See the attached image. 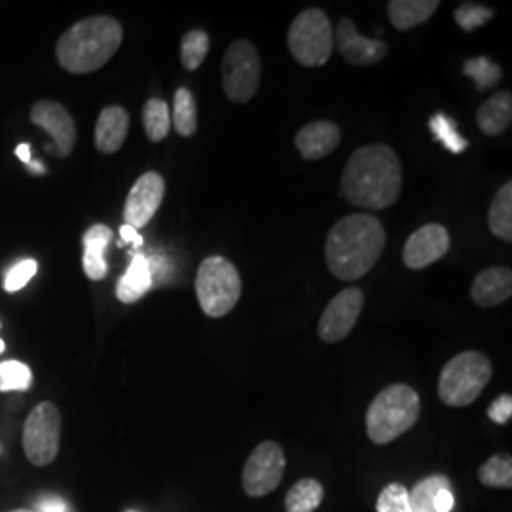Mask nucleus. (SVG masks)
Listing matches in <instances>:
<instances>
[{
    "mask_svg": "<svg viewBox=\"0 0 512 512\" xmlns=\"http://www.w3.org/2000/svg\"><path fill=\"white\" fill-rule=\"evenodd\" d=\"M420 395L410 385H387L366 410V433L374 444L399 439L420 418Z\"/></svg>",
    "mask_w": 512,
    "mask_h": 512,
    "instance_id": "obj_4",
    "label": "nucleus"
},
{
    "mask_svg": "<svg viewBox=\"0 0 512 512\" xmlns=\"http://www.w3.org/2000/svg\"><path fill=\"white\" fill-rule=\"evenodd\" d=\"M325 490L315 478H302L294 484L285 497L287 512H315L323 503Z\"/></svg>",
    "mask_w": 512,
    "mask_h": 512,
    "instance_id": "obj_24",
    "label": "nucleus"
},
{
    "mask_svg": "<svg viewBox=\"0 0 512 512\" xmlns=\"http://www.w3.org/2000/svg\"><path fill=\"white\" fill-rule=\"evenodd\" d=\"M512 296V272L509 268H486L471 285V298L480 308H495Z\"/></svg>",
    "mask_w": 512,
    "mask_h": 512,
    "instance_id": "obj_17",
    "label": "nucleus"
},
{
    "mask_svg": "<svg viewBox=\"0 0 512 512\" xmlns=\"http://www.w3.org/2000/svg\"><path fill=\"white\" fill-rule=\"evenodd\" d=\"M61 444V412L54 403H38L23 425V452L31 465L54 463Z\"/></svg>",
    "mask_w": 512,
    "mask_h": 512,
    "instance_id": "obj_9",
    "label": "nucleus"
},
{
    "mask_svg": "<svg viewBox=\"0 0 512 512\" xmlns=\"http://www.w3.org/2000/svg\"><path fill=\"white\" fill-rule=\"evenodd\" d=\"M488 416H490V420L499 423V425L509 423L512 418L511 395H501V397H497L494 403L490 404V408H488Z\"/></svg>",
    "mask_w": 512,
    "mask_h": 512,
    "instance_id": "obj_36",
    "label": "nucleus"
},
{
    "mask_svg": "<svg viewBox=\"0 0 512 512\" xmlns=\"http://www.w3.org/2000/svg\"><path fill=\"white\" fill-rule=\"evenodd\" d=\"M152 289V275L148 266V256L133 253L128 272L120 277L116 285V296L124 304H135Z\"/></svg>",
    "mask_w": 512,
    "mask_h": 512,
    "instance_id": "obj_20",
    "label": "nucleus"
},
{
    "mask_svg": "<svg viewBox=\"0 0 512 512\" xmlns=\"http://www.w3.org/2000/svg\"><path fill=\"white\" fill-rule=\"evenodd\" d=\"M6 512H33L31 509H12V511H6Z\"/></svg>",
    "mask_w": 512,
    "mask_h": 512,
    "instance_id": "obj_43",
    "label": "nucleus"
},
{
    "mask_svg": "<svg viewBox=\"0 0 512 512\" xmlns=\"http://www.w3.org/2000/svg\"><path fill=\"white\" fill-rule=\"evenodd\" d=\"M196 294L205 315L224 317L236 308L241 296L238 268L222 256L205 258L196 275Z\"/></svg>",
    "mask_w": 512,
    "mask_h": 512,
    "instance_id": "obj_6",
    "label": "nucleus"
},
{
    "mask_svg": "<svg viewBox=\"0 0 512 512\" xmlns=\"http://www.w3.org/2000/svg\"><path fill=\"white\" fill-rule=\"evenodd\" d=\"M463 73L467 74L475 82L476 88L480 92L492 88L501 80V69L486 55L469 59L465 63V67H463Z\"/></svg>",
    "mask_w": 512,
    "mask_h": 512,
    "instance_id": "obj_32",
    "label": "nucleus"
},
{
    "mask_svg": "<svg viewBox=\"0 0 512 512\" xmlns=\"http://www.w3.org/2000/svg\"><path fill=\"white\" fill-rule=\"evenodd\" d=\"M260 55L249 40H236L222 59V88L232 103H249L260 86Z\"/></svg>",
    "mask_w": 512,
    "mask_h": 512,
    "instance_id": "obj_8",
    "label": "nucleus"
},
{
    "mask_svg": "<svg viewBox=\"0 0 512 512\" xmlns=\"http://www.w3.org/2000/svg\"><path fill=\"white\" fill-rule=\"evenodd\" d=\"M128 131V110L122 107H107L101 110L95 124V147L103 154H114L124 145Z\"/></svg>",
    "mask_w": 512,
    "mask_h": 512,
    "instance_id": "obj_18",
    "label": "nucleus"
},
{
    "mask_svg": "<svg viewBox=\"0 0 512 512\" xmlns=\"http://www.w3.org/2000/svg\"><path fill=\"white\" fill-rule=\"evenodd\" d=\"M164 177L156 171H148L137 179L133 188L129 190L126 207H124V220L135 230L147 226L160 205L164 202Z\"/></svg>",
    "mask_w": 512,
    "mask_h": 512,
    "instance_id": "obj_13",
    "label": "nucleus"
},
{
    "mask_svg": "<svg viewBox=\"0 0 512 512\" xmlns=\"http://www.w3.org/2000/svg\"><path fill=\"white\" fill-rule=\"evenodd\" d=\"M478 128L484 135H499L511 126L512 95L509 92H499L492 95L486 103L480 105L476 114Z\"/></svg>",
    "mask_w": 512,
    "mask_h": 512,
    "instance_id": "obj_21",
    "label": "nucleus"
},
{
    "mask_svg": "<svg viewBox=\"0 0 512 512\" xmlns=\"http://www.w3.org/2000/svg\"><path fill=\"white\" fill-rule=\"evenodd\" d=\"M289 50L302 67H323L334 52V29L327 14L308 8L289 27Z\"/></svg>",
    "mask_w": 512,
    "mask_h": 512,
    "instance_id": "obj_7",
    "label": "nucleus"
},
{
    "mask_svg": "<svg viewBox=\"0 0 512 512\" xmlns=\"http://www.w3.org/2000/svg\"><path fill=\"white\" fill-rule=\"evenodd\" d=\"M378 512H412L410 505V492L404 488L403 484H389L382 490L376 503Z\"/></svg>",
    "mask_w": 512,
    "mask_h": 512,
    "instance_id": "obj_33",
    "label": "nucleus"
},
{
    "mask_svg": "<svg viewBox=\"0 0 512 512\" xmlns=\"http://www.w3.org/2000/svg\"><path fill=\"white\" fill-rule=\"evenodd\" d=\"M492 18H494V10L486 8V6H478V4H463L456 10V21H458L459 27L467 33L482 27Z\"/></svg>",
    "mask_w": 512,
    "mask_h": 512,
    "instance_id": "obj_34",
    "label": "nucleus"
},
{
    "mask_svg": "<svg viewBox=\"0 0 512 512\" xmlns=\"http://www.w3.org/2000/svg\"><path fill=\"white\" fill-rule=\"evenodd\" d=\"M211 40L202 29L188 31L181 42V61L186 71H196L202 67L205 57L209 54Z\"/></svg>",
    "mask_w": 512,
    "mask_h": 512,
    "instance_id": "obj_28",
    "label": "nucleus"
},
{
    "mask_svg": "<svg viewBox=\"0 0 512 512\" xmlns=\"http://www.w3.org/2000/svg\"><path fill=\"white\" fill-rule=\"evenodd\" d=\"M33 512H71V509L65 503V499L57 495H44L38 499Z\"/></svg>",
    "mask_w": 512,
    "mask_h": 512,
    "instance_id": "obj_38",
    "label": "nucleus"
},
{
    "mask_svg": "<svg viewBox=\"0 0 512 512\" xmlns=\"http://www.w3.org/2000/svg\"><path fill=\"white\" fill-rule=\"evenodd\" d=\"M33 385L31 368L21 361H2L0 363V393L27 391Z\"/></svg>",
    "mask_w": 512,
    "mask_h": 512,
    "instance_id": "obj_31",
    "label": "nucleus"
},
{
    "mask_svg": "<svg viewBox=\"0 0 512 512\" xmlns=\"http://www.w3.org/2000/svg\"><path fill=\"white\" fill-rule=\"evenodd\" d=\"M488 226L492 230L495 238L503 239L507 243L512 241V183L507 181L503 184L497 194L494 202L490 205L488 213Z\"/></svg>",
    "mask_w": 512,
    "mask_h": 512,
    "instance_id": "obj_23",
    "label": "nucleus"
},
{
    "mask_svg": "<svg viewBox=\"0 0 512 512\" xmlns=\"http://www.w3.org/2000/svg\"><path fill=\"white\" fill-rule=\"evenodd\" d=\"M363 306L365 294L357 287H349L346 291L336 294L319 319V338L327 344L342 342L355 327Z\"/></svg>",
    "mask_w": 512,
    "mask_h": 512,
    "instance_id": "obj_11",
    "label": "nucleus"
},
{
    "mask_svg": "<svg viewBox=\"0 0 512 512\" xmlns=\"http://www.w3.org/2000/svg\"><path fill=\"white\" fill-rule=\"evenodd\" d=\"M38 264L35 260H21L4 279V291L6 293H18L37 274Z\"/></svg>",
    "mask_w": 512,
    "mask_h": 512,
    "instance_id": "obj_35",
    "label": "nucleus"
},
{
    "mask_svg": "<svg viewBox=\"0 0 512 512\" xmlns=\"http://www.w3.org/2000/svg\"><path fill=\"white\" fill-rule=\"evenodd\" d=\"M143 126L152 143H160L169 135L171 112L164 99H148L143 107Z\"/></svg>",
    "mask_w": 512,
    "mask_h": 512,
    "instance_id": "obj_26",
    "label": "nucleus"
},
{
    "mask_svg": "<svg viewBox=\"0 0 512 512\" xmlns=\"http://www.w3.org/2000/svg\"><path fill=\"white\" fill-rule=\"evenodd\" d=\"M173 126L181 137H192L198 129V107L190 90L179 88L173 99Z\"/></svg>",
    "mask_w": 512,
    "mask_h": 512,
    "instance_id": "obj_25",
    "label": "nucleus"
},
{
    "mask_svg": "<svg viewBox=\"0 0 512 512\" xmlns=\"http://www.w3.org/2000/svg\"><path fill=\"white\" fill-rule=\"evenodd\" d=\"M448 249H450L448 230L437 222L425 224L404 243V264L410 270H423L446 255Z\"/></svg>",
    "mask_w": 512,
    "mask_h": 512,
    "instance_id": "obj_14",
    "label": "nucleus"
},
{
    "mask_svg": "<svg viewBox=\"0 0 512 512\" xmlns=\"http://www.w3.org/2000/svg\"><path fill=\"white\" fill-rule=\"evenodd\" d=\"M124 29L118 19L95 16L67 29L55 46L57 63L73 74L99 71L122 46Z\"/></svg>",
    "mask_w": 512,
    "mask_h": 512,
    "instance_id": "obj_3",
    "label": "nucleus"
},
{
    "mask_svg": "<svg viewBox=\"0 0 512 512\" xmlns=\"http://www.w3.org/2000/svg\"><path fill=\"white\" fill-rule=\"evenodd\" d=\"M444 488H452L450 480L444 475L429 476L423 478L414 486V490L410 492V505H412V512H435V497L439 494L440 490Z\"/></svg>",
    "mask_w": 512,
    "mask_h": 512,
    "instance_id": "obj_27",
    "label": "nucleus"
},
{
    "mask_svg": "<svg viewBox=\"0 0 512 512\" xmlns=\"http://www.w3.org/2000/svg\"><path fill=\"white\" fill-rule=\"evenodd\" d=\"M382 222L365 213L338 220L330 228L325 256L330 274L340 281H355L368 274L384 253Z\"/></svg>",
    "mask_w": 512,
    "mask_h": 512,
    "instance_id": "obj_2",
    "label": "nucleus"
},
{
    "mask_svg": "<svg viewBox=\"0 0 512 512\" xmlns=\"http://www.w3.org/2000/svg\"><path fill=\"white\" fill-rule=\"evenodd\" d=\"M439 6V0H393L387 4V14L395 29L408 31L425 23Z\"/></svg>",
    "mask_w": 512,
    "mask_h": 512,
    "instance_id": "obj_22",
    "label": "nucleus"
},
{
    "mask_svg": "<svg viewBox=\"0 0 512 512\" xmlns=\"http://www.w3.org/2000/svg\"><path fill=\"white\" fill-rule=\"evenodd\" d=\"M340 139H342L340 128L334 122L321 120V122H311L300 129L294 139V145L304 160L315 162V160H323L332 150H336L340 145Z\"/></svg>",
    "mask_w": 512,
    "mask_h": 512,
    "instance_id": "obj_16",
    "label": "nucleus"
},
{
    "mask_svg": "<svg viewBox=\"0 0 512 512\" xmlns=\"http://www.w3.org/2000/svg\"><path fill=\"white\" fill-rule=\"evenodd\" d=\"M342 196L361 209L380 211L399 200L403 165L387 145H368L351 154L342 175Z\"/></svg>",
    "mask_w": 512,
    "mask_h": 512,
    "instance_id": "obj_1",
    "label": "nucleus"
},
{
    "mask_svg": "<svg viewBox=\"0 0 512 512\" xmlns=\"http://www.w3.org/2000/svg\"><path fill=\"white\" fill-rule=\"evenodd\" d=\"M120 236H122V241L118 243L120 247H122L124 243H133L135 249H139V247H143V243H145V239L139 234V230H135V228L129 226V224H124V226L120 228Z\"/></svg>",
    "mask_w": 512,
    "mask_h": 512,
    "instance_id": "obj_40",
    "label": "nucleus"
},
{
    "mask_svg": "<svg viewBox=\"0 0 512 512\" xmlns=\"http://www.w3.org/2000/svg\"><path fill=\"white\" fill-rule=\"evenodd\" d=\"M285 465L287 461L279 444L275 442L258 444L243 467L241 482H243L245 494L251 497L272 494L283 478Z\"/></svg>",
    "mask_w": 512,
    "mask_h": 512,
    "instance_id": "obj_10",
    "label": "nucleus"
},
{
    "mask_svg": "<svg viewBox=\"0 0 512 512\" xmlns=\"http://www.w3.org/2000/svg\"><path fill=\"white\" fill-rule=\"evenodd\" d=\"M27 165H29V169H31V171H35L37 175H44V173H46L44 165L40 164V162H37V160H31V162H29Z\"/></svg>",
    "mask_w": 512,
    "mask_h": 512,
    "instance_id": "obj_42",
    "label": "nucleus"
},
{
    "mask_svg": "<svg viewBox=\"0 0 512 512\" xmlns=\"http://www.w3.org/2000/svg\"><path fill=\"white\" fill-rule=\"evenodd\" d=\"M31 122L38 128L44 129L46 133H50L54 143L48 150L57 158H67L73 152L74 143H76V126H74L73 116L61 103L38 101L31 110Z\"/></svg>",
    "mask_w": 512,
    "mask_h": 512,
    "instance_id": "obj_12",
    "label": "nucleus"
},
{
    "mask_svg": "<svg viewBox=\"0 0 512 512\" xmlns=\"http://www.w3.org/2000/svg\"><path fill=\"white\" fill-rule=\"evenodd\" d=\"M4 349H6V346H4V342H2V338H0V353H4Z\"/></svg>",
    "mask_w": 512,
    "mask_h": 512,
    "instance_id": "obj_44",
    "label": "nucleus"
},
{
    "mask_svg": "<svg viewBox=\"0 0 512 512\" xmlns=\"http://www.w3.org/2000/svg\"><path fill=\"white\" fill-rule=\"evenodd\" d=\"M112 241V230L105 224H93L86 230L82 243H84V274L92 281H101L109 274V266L105 260V251Z\"/></svg>",
    "mask_w": 512,
    "mask_h": 512,
    "instance_id": "obj_19",
    "label": "nucleus"
},
{
    "mask_svg": "<svg viewBox=\"0 0 512 512\" xmlns=\"http://www.w3.org/2000/svg\"><path fill=\"white\" fill-rule=\"evenodd\" d=\"M454 505H456V499H454V494H452V488L440 490L437 497H435V503H433L435 512H452Z\"/></svg>",
    "mask_w": 512,
    "mask_h": 512,
    "instance_id": "obj_39",
    "label": "nucleus"
},
{
    "mask_svg": "<svg viewBox=\"0 0 512 512\" xmlns=\"http://www.w3.org/2000/svg\"><path fill=\"white\" fill-rule=\"evenodd\" d=\"M334 46L349 65L355 67H368L380 63L387 55L384 40L363 37L349 18H344L338 23V29L334 31Z\"/></svg>",
    "mask_w": 512,
    "mask_h": 512,
    "instance_id": "obj_15",
    "label": "nucleus"
},
{
    "mask_svg": "<svg viewBox=\"0 0 512 512\" xmlns=\"http://www.w3.org/2000/svg\"><path fill=\"white\" fill-rule=\"evenodd\" d=\"M16 154H18L19 160H21L23 164H29V162H31V145L21 143V145L16 148Z\"/></svg>",
    "mask_w": 512,
    "mask_h": 512,
    "instance_id": "obj_41",
    "label": "nucleus"
},
{
    "mask_svg": "<svg viewBox=\"0 0 512 512\" xmlns=\"http://www.w3.org/2000/svg\"><path fill=\"white\" fill-rule=\"evenodd\" d=\"M148 266H150V275H152V285L156 281H165L171 272V262L164 255H154L148 258Z\"/></svg>",
    "mask_w": 512,
    "mask_h": 512,
    "instance_id": "obj_37",
    "label": "nucleus"
},
{
    "mask_svg": "<svg viewBox=\"0 0 512 512\" xmlns=\"http://www.w3.org/2000/svg\"><path fill=\"white\" fill-rule=\"evenodd\" d=\"M492 380V363L484 353L465 351L450 359L439 378L440 401L454 408L475 403Z\"/></svg>",
    "mask_w": 512,
    "mask_h": 512,
    "instance_id": "obj_5",
    "label": "nucleus"
},
{
    "mask_svg": "<svg viewBox=\"0 0 512 512\" xmlns=\"http://www.w3.org/2000/svg\"><path fill=\"white\" fill-rule=\"evenodd\" d=\"M478 478L484 486L490 488H511L512 486V459L511 456H494L488 459L480 471Z\"/></svg>",
    "mask_w": 512,
    "mask_h": 512,
    "instance_id": "obj_30",
    "label": "nucleus"
},
{
    "mask_svg": "<svg viewBox=\"0 0 512 512\" xmlns=\"http://www.w3.org/2000/svg\"><path fill=\"white\" fill-rule=\"evenodd\" d=\"M429 129L433 131V135L442 143V147L448 148L454 154H461V152H465L467 147H469L467 139H463L459 135L458 124L452 118H448L446 114H442V112L435 114L431 118Z\"/></svg>",
    "mask_w": 512,
    "mask_h": 512,
    "instance_id": "obj_29",
    "label": "nucleus"
}]
</instances>
